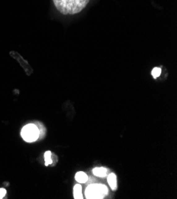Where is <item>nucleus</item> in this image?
Here are the masks:
<instances>
[{"instance_id": "20e7f679", "label": "nucleus", "mask_w": 177, "mask_h": 199, "mask_svg": "<svg viewBox=\"0 0 177 199\" xmlns=\"http://www.w3.org/2000/svg\"><path fill=\"white\" fill-rule=\"evenodd\" d=\"M107 182L112 190H115L117 189V177H116L114 174H110L107 178Z\"/></svg>"}, {"instance_id": "423d86ee", "label": "nucleus", "mask_w": 177, "mask_h": 199, "mask_svg": "<svg viewBox=\"0 0 177 199\" xmlns=\"http://www.w3.org/2000/svg\"><path fill=\"white\" fill-rule=\"evenodd\" d=\"M73 195H74V198L76 199H82L83 194H82V187L81 185L77 184L75 185L74 189H73Z\"/></svg>"}, {"instance_id": "7ed1b4c3", "label": "nucleus", "mask_w": 177, "mask_h": 199, "mask_svg": "<svg viewBox=\"0 0 177 199\" xmlns=\"http://www.w3.org/2000/svg\"><path fill=\"white\" fill-rule=\"evenodd\" d=\"M22 139L28 143H32L39 139V129L35 124H28L22 128L21 131Z\"/></svg>"}, {"instance_id": "9b49d317", "label": "nucleus", "mask_w": 177, "mask_h": 199, "mask_svg": "<svg viewBox=\"0 0 177 199\" xmlns=\"http://www.w3.org/2000/svg\"><path fill=\"white\" fill-rule=\"evenodd\" d=\"M6 194V190L3 188L0 189V198H2Z\"/></svg>"}, {"instance_id": "f257e3e1", "label": "nucleus", "mask_w": 177, "mask_h": 199, "mask_svg": "<svg viewBox=\"0 0 177 199\" xmlns=\"http://www.w3.org/2000/svg\"><path fill=\"white\" fill-rule=\"evenodd\" d=\"M55 7L64 15H76L86 7L90 0H53Z\"/></svg>"}, {"instance_id": "f03ea898", "label": "nucleus", "mask_w": 177, "mask_h": 199, "mask_svg": "<svg viewBox=\"0 0 177 199\" xmlns=\"http://www.w3.org/2000/svg\"><path fill=\"white\" fill-rule=\"evenodd\" d=\"M108 194V189L105 185L91 184L88 186L85 191L87 198L100 199L103 198Z\"/></svg>"}, {"instance_id": "6e6552de", "label": "nucleus", "mask_w": 177, "mask_h": 199, "mask_svg": "<svg viewBox=\"0 0 177 199\" xmlns=\"http://www.w3.org/2000/svg\"><path fill=\"white\" fill-rule=\"evenodd\" d=\"M45 164L48 166L50 164H53V159H52V152L50 151H47L45 152Z\"/></svg>"}, {"instance_id": "9d476101", "label": "nucleus", "mask_w": 177, "mask_h": 199, "mask_svg": "<svg viewBox=\"0 0 177 199\" xmlns=\"http://www.w3.org/2000/svg\"><path fill=\"white\" fill-rule=\"evenodd\" d=\"M161 74V69L160 68H154L152 70V75L157 79V77H159Z\"/></svg>"}, {"instance_id": "39448f33", "label": "nucleus", "mask_w": 177, "mask_h": 199, "mask_svg": "<svg viewBox=\"0 0 177 199\" xmlns=\"http://www.w3.org/2000/svg\"><path fill=\"white\" fill-rule=\"evenodd\" d=\"M75 179L79 183H85L87 181H88V176H87V174L84 173V172L79 171L76 174Z\"/></svg>"}, {"instance_id": "0eeeda50", "label": "nucleus", "mask_w": 177, "mask_h": 199, "mask_svg": "<svg viewBox=\"0 0 177 199\" xmlns=\"http://www.w3.org/2000/svg\"><path fill=\"white\" fill-rule=\"evenodd\" d=\"M93 174L95 176L103 178L106 176L107 170L105 167H95L93 169Z\"/></svg>"}, {"instance_id": "1a4fd4ad", "label": "nucleus", "mask_w": 177, "mask_h": 199, "mask_svg": "<svg viewBox=\"0 0 177 199\" xmlns=\"http://www.w3.org/2000/svg\"><path fill=\"white\" fill-rule=\"evenodd\" d=\"M37 126V128L39 129V133H40V136H39V139H41L42 137L45 136V126L40 122H36L35 123Z\"/></svg>"}]
</instances>
